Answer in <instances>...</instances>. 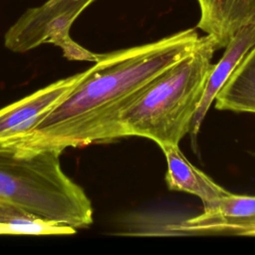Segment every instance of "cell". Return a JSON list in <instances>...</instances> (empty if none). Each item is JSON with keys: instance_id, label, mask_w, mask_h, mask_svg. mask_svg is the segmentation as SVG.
I'll list each match as a JSON object with an SVG mask.
<instances>
[{"instance_id": "obj_7", "label": "cell", "mask_w": 255, "mask_h": 255, "mask_svg": "<svg viewBox=\"0 0 255 255\" xmlns=\"http://www.w3.org/2000/svg\"><path fill=\"white\" fill-rule=\"evenodd\" d=\"M255 46V21L242 26L225 47L220 60L213 64L208 76L202 99L191 122L189 134L194 145L202 122L218 92L239 65L245 55Z\"/></svg>"}, {"instance_id": "obj_4", "label": "cell", "mask_w": 255, "mask_h": 255, "mask_svg": "<svg viewBox=\"0 0 255 255\" xmlns=\"http://www.w3.org/2000/svg\"><path fill=\"white\" fill-rule=\"evenodd\" d=\"M96 0H47L27 9L4 35V46L15 53H25L43 44L60 48L64 57L74 61L96 62L99 54L74 41L73 23Z\"/></svg>"}, {"instance_id": "obj_3", "label": "cell", "mask_w": 255, "mask_h": 255, "mask_svg": "<svg viewBox=\"0 0 255 255\" xmlns=\"http://www.w3.org/2000/svg\"><path fill=\"white\" fill-rule=\"evenodd\" d=\"M58 149L23 151L0 145V198L76 229L92 225L84 188L62 169Z\"/></svg>"}, {"instance_id": "obj_2", "label": "cell", "mask_w": 255, "mask_h": 255, "mask_svg": "<svg viewBox=\"0 0 255 255\" xmlns=\"http://www.w3.org/2000/svg\"><path fill=\"white\" fill-rule=\"evenodd\" d=\"M215 50V42L209 35L200 37L190 53L144 86L121 112L109 133V141L141 136L158 146L178 144L189 133L213 67Z\"/></svg>"}, {"instance_id": "obj_1", "label": "cell", "mask_w": 255, "mask_h": 255, "mask_svg": "<svg viewBox=\"0 0 255 255\" xmlns=\"http://www.w3.org/2000/svg\"><path fill=\"white\" fill-rule=\"evenodd\" d=\"M195 29L157 41L100 54L69 96L31 130L0 142L23 151L79 147L109 141L121 112L156 76L190 53Z\"/></svg>"}, {"instance_id": "obj_10", "label": "cell", "mask_w": 255, "mask_h": 255, "mask_svg": "<svg viewBox=\"0 0 255 255\" xmlns=\"http://www.w3.org/2000/svg\"><path fill=\"white\" fill-rule=\"evenodd\" d=\"M214 102L220 111L255 114V46L230 75Z\"/></svg>"}, {"instance_id": "obj_8", "label": "cell", "mask_w": 255, "mask_h": 255, "mask_svg": "<svg viewBox=\"0 0 255 255\" xmlns=\"http://www.w3.org/2000/svg\"><path fill=\"white\" fill-rule=\"evenodd\" d=\"M197 28L209 35L216 48H225L244 25L255 21V0H197Z\"/></svg>"}, {"instance_id": "obj_12", "label": "cell", "mask_w": 255, "mask_h": 255, "mask_svg": "<svg viewBox=\"0 0 255 255\" xmlns=\"http://www.w3.org/2000/svg\"><path fill=\"white\" fill-rule=\"evenodd\" d=\"M225 235H245L255 236V218L230 228Z\"/></svg>"}, {"instance_id": "obj_9", "label": "cell", "mask_w": 255, "mask_h": 255, "mask_svg": "<svg viewBox=\"0 0 255 255\" xmlns=\"http://www.w3.org/2000/svg\"><path fill=\"white\" fill-rule=\"evenodd\" d=\"M159 147L164 153L167 163L165 182L168 189L198 196L203 207L214 203L229 193L228 190L191 164L180 151L178 144H163Z\"/></svg>"}, {"instance_id": "obj_11", "label": "cell", "mask_w": 255, "mask_h": 255, "mask_svg": "<svg viewBox=\"0 0 255 255\" xmlns=\"http://www.w3.org/2000/svg\"><path fill=\"white\" fill-rule=\"evenodd\" d=\"M77 229L42 218L33 212L0 198V234L5 235H71Z\"/></svg>"}, {"instance_id": "obj_6", "label": "cell", "mask_w": 255, "mask_h": 255, "mask_svg": "<svg viewBox=\"0 0 255 255\" xmlns=\"http://www.w3.org/2000/svg\"><path fill=\"white\" fill-rule=\"evenodd\" d=\"M255 218V196L228 193L203 207V212L166 226L165 234L225 235L232 227Z\"/></svg>"}, {"instance_id": "obj_5", "label": "cell", "mask_w": 255, "mask_h": 255, "mask_svg": "<svg viewBox=\"0 0 255 255\" xmlns=\"http://www.w3.org/2000/svg\"><path fill=\"white\" fill-rule=\"evenodd\" d=\"M85 75L86 70L57 80L0 109V142L31 130L46 115L69 96Z\"/></svg>"}]
</instances>
